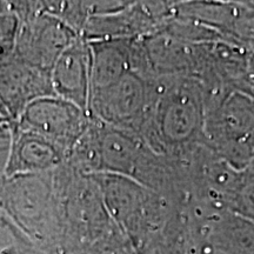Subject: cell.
I'll return each instance as SVG.
<instances>
[{
  "label": "cell",
  "mask_w": 254,
  "mask_h": 254,
  "mask_svg": "<svg viewBox=\"0 0 254 254\" xmlns=\"http://www.w3.org/2000/svg\"><path fill=\"white\" fill-rule=\"evenodd\" d=\"M155 80V100L138 135L167 158L202 145L208 107V90L204 82L189 77Z\"/></svg>",
  "instance_id": "cell-1"
},
{
  "label": "cell",
  "mask_w": 254,
  "mask_h": 254,
  "mask_svg": "<svg viewBox=\"0 0 254 254\" xmlns=\"http://www.w3.org/2000/svg\"><path fill=\"white\" fill-rule=\"evenodd\" d=\"M202 145L238 171L254 165V99L231 90L206 114Z\"/></svg>",
  "instance_id": "cell-2"
},
{
  "label": "cell",
  "mask_w": 254,
  "mask_h": 254,
  "mask_svg": "<svg viewBox=\"0 0 254 254\" xmlns=\"http://www.w3.org/2000/svg\"><path fill=\"white\" fill-rule=\"evenodd\" d=\"M155 95V79L131 72L110 86L91 91L87 112L95 122L139 134Z\"/></svg>",
  "instance_id": "cell-3"
},
{
  "label": "cell",
  "mask_w": 254,
  "mask_h": 254,
  "mask_svg": "<svg viewBox=\"0 0 254 254\" xmlns=\"http://www.w3.org/2000/svg\"><path fill=\"white\" fill-rule=\"evenodd\" d=\"M86 111L56 97L38 98L23 111L14 124L53 142L69 155L92 124Z\"/></svg>",
  "instance_id": "cell-4"
},
{
  "label": "cell",
  "mask_w": 254,
  "mask_h": 254,
  "mask_svg": "<svg viewBox=\"0 0 254 254\" xmlns=\"http://www.w3.org/2000/svg\"><path fill=\"white\" fill-rule=\"evenodd\" d=\"M78 38L71 25L56 14H34L19 25L15 59L50 74L59 57Z\"/></svg>",
  "instance_id": "cell-5"
},
{
  "label": "cell",
  "mask_w": 254,
  "mask_h": 254,
  "mask_svg": "<svg viewBox=\"0 0 254 254\" xmlns=\"http://www.w3.org/2000/svg\"><path fill=\"white\" fill-rule=\"evenodd\" d=\"M47 95H55L49 73L18 59L0 64V113L9 123H14L32 101Z\"/></svg>",
  "instance_id": "cell-6"
},
{
  "label": "cell",
  "mask_w": 254,
  "mask_h": 254,
  "mask_svg": "<svg viewBox=\"0 0 254 254\" xmlns=\"http://www.w3.org/2000/svg\"><path fill=\"white\" fill-rule=\"evenodd\" d=\"M5 178L45 174L56 168L66 154L53 142L11 123Z\"/></svg>",
  "instance_id": "cell-7"
},
{
  "label": "cell",
  "mask_w": 254,
  "mask_h": 254,
  "mask_svg": "<svg viewBox=\"0 0 254 254\" xmlns=\"http://www.w3.org/2000/svg\"><path fill=\"white\" fill-rule=\"evenodd\" d=\"M50 79L56 97L77 105L87 112L91 92L88 41L78 38L57 60L50 72Z\"/></svg>",
  "instance_id": "cell-8"
},
{
  "label": "cell",
  "mask_w": 254,
  "mask_h": 254,
  "mask_svg": "<svg viewBox=\"0 0 254 254\" xmlns=\"http://www.w3.org/2000/svg\"><path fill=\"white\" fill-rule=\"evenodd\" d=\"M87 41L91 51V91L110 86L135 72V38Z\"/></svg>",
  "instance_id": "cell-9"
},
{
  "label": "cell",
  "mask_w": 254,
  "mask_h": 254,
  "mask_svg": "<svg viewBox=\"0 0 254 254\" xmlns=\"http://www.w3.org/2000/svg\"><path fill=\"white\" fill-rule=\"evenodd\" d=\"M208 243L222 254H254V221L230 212L213 213Z\"/></svg>",
  "instance_id": "cell-10"
},
{
  "label": "cell",
  "mask_w": 254,
  "mask_h": 254,
  "mask_svg": "<svg viewBox=\"0 0 254 254\" xmlns=\"http://www.w3.org/2000/svg\"><path fill=\"white\" fill-rule=\"evenodd\" d=\"M19 25L17 14L0 12V64L7 62L9 56L14 53Z\"/></svg>",
  "instance_id": "cell-11"
},
{
  "label": "cell",
  "mask_w": 254,
  "mask_h": 254,
  "mask_svg": "<svg viewBox=\"0 0 254 254\" xmlns=\"http://www.w3.org/2000/svg\"><path fill=\"white\" fill-rule=\"evenodd\" d=\"M6 148H7V147H6V146H0V153H1L2 151H5Z\"/></svg>",
  "instance_id": "cell-12"
}]
</instances>
